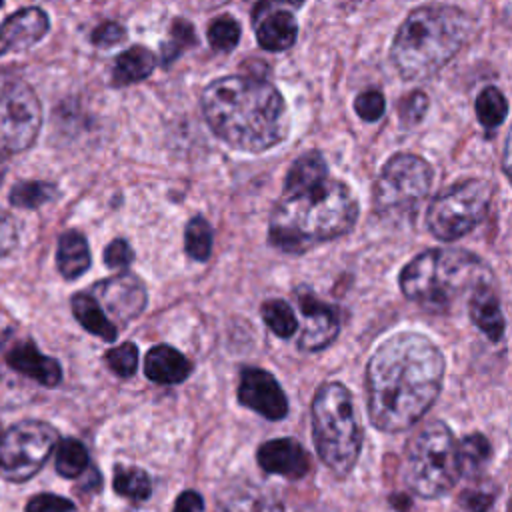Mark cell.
<instances>
[{
  "label": "cell",
  "instance_id": "obj_1",
  "mask_svg": "<svg viewBox=\"0 0 512 512\" xmlns=\"http://www.w3.org/2000/svg\"><path fill=\"white\" fill-rule=\"evenodd\" d=\"M358 210L352 188L332 178L324 156L310 150L286 172L282 194L270 214L268 240L282 252L302 254L348 234L358 220Z\"/></svg>",
  "mask_w": 512,
  "mask_h": 512
},
{
  "label": "cell",
  "instance_id": "obj_2",
  "mask_svg": "<svg viewBox=\"0 0 512 512\" xmlns=\"http://www.w3.org/2000/svg\"><path fill=\"white\" fill-rule=\"evenodd\" d=\"M446 362L440 348L418 332L386 338L366 366V408L374 428L402 432L436 402Z\"/></svg>",
  "mask_w": 512,
  "mask_h": 512
},
{
  "label": "cell",
  "instance_id": "obj_3",
  "mask_svg": "<svg viewBox=\"0 0 512 512\" xmlns=\"http://www.w3.org/2000/svg\"><path fill=\"white\" fill-rule=\"evenodd\" d=\"M202 112L212 132L242 152H264L290 132L286 102L276 86L262 78L224 76L202 92Z\"/></svg>",
  "mask_w": 512,
  "mask_h": 512
},
{
  "label": "cell",
  "instance_id": "obj_4",
  "mask_svg": "<svg viewBox=\"0 0 512 512\" xmlns=\"http://www.w3.org/2000/svg\"><path fill=\"white\" fill-rule=\"evenodd\" d=\"M470 16L448 4H426L412 10L400 24L390 58L404 80H428L472 34Z\"/></svg>",
  "mask_w": 512,
  "mask_h": 512
},
{
  "label": "cell",
  "instance_id": "obj_5",
  "mask_svg": "<svg viewBox=\"0 0 512 512\" xmlns=\"http://www.w3.org/2000/svg\"><path fill=\"white\" fill-rule=\"evenodd\" d=\"M402 294L432 314H446L478 286L494 284L492 270L474 252L430 248L414 256L398 278Z\"/></svg>",
  "mask_w": 512,
  "mask_h": 512
},
{
  "label": "cell",
  "instance_id": "obj_6",
  "mask_svg": "<svg viewBox=\"0 0 512 512\" xmlns=\"http://www.w3.org/2000/svg\"><path fill=\"white\" fill-rule=\"evenodd\" d=\"M312 438L326 468L344 478L358 462L362 426L352 394L340 382L322 384L312 400Z\"/></svg>",
  "mask_w": 512,
  "mask_h": 512
},
{
  "label": "cell",
  "instance_id": "obj_7",
  "mask_svg": "<svg viewBox=\"0 0 512 512\" xmlns=\"http://www.w3.org/2000/svg\"><path fill=\"white\" fill-rule=\"evenodd\" d=\"M460 474L458 442L444 422L434 420L408 440L402 476L416 496L440 498L458 482Z\"/></svg>",
  "mask_w": 512,
  "mask_h": 512
},
{
  "label": "cell",
  "instance_id": "obj_8",
  "mask_svg": "<svg viewBox=\"0 0 512 512\" xmlns=\"http://www.w3.org/2000/svg\"><path fill=\"white\" fill-rule=\"evenodd\" d=\"M492 196L494 186L484 178L454 182L430 202L426 214L430 232L442 242L462 238L484 220L492 204Z\"/></svg>",
  "mask_w": 512,
  "mask_h": 512
},
{
  "label": "cell",
  "instance_id": "obj_9",
  "mask_svg": "<svg viewBox=\"0 0 512 512\" xmlns=\"http://www.w3.org/2000/svg\"><path fill=\"white\" fill-rule=\"evenodd\" d=\"M432 166L416 154H394L380 170L374 184V208L378 214L402 216L414 212L432 186Z\"/></svg>",
  "mask_w": 512,
  "mask_h": 512
},
{
  "label": "cell",
  "instance_id": "obj_10",
  "mask_svg": "<svg viewBox=\"0 0 512 512\" xmlns=\"http://www.w3.org/2000/svg\"><path fill=\"white\" fill-rule=\"evenodd\" d=\"M58 444L54 426L42 420H22L0 436V474L8 482L30 480Z\"/></svg>",
  "mask_w": 512,
  "mask_h": 512
},
{
  "label": "cell",
  "instance_id": "obj_11",
  "mask_svg": "<svg viewBox=\"0 0 512 512\" xmlns=\"http://www.w3.org/2000/svg\"><path fill=\"white\" fill-rule=\"evenodd\" d=\"M42 110L34 90L20 78H0V152H22L40 132Z\"/></svg>",
  "mask_w": 512,
  "mask_h": 512
},
{
  "label": "cell",
  "instance_id": "obj_12",
  "mask_svg": "<svg viewBox=\"0 0 512 512\" xmlns=\"http://www.w3.org/2000/svg\"><path fill=\"white\" fill-rule=\"evenodd\" d=\"M90 296L98 302L102 310L112 316L110 322L116 326V330L138 318L148 302L144 282L132 272H120L116 276L96 282Z\"/></svg>",
  "mask_w": 512,
  "mask_h": 512
},
{
  "label": "cell",
  "instance_id": "obj_13",
  "mask_svg": "<svg viewBox=\"0 0 512 512\" xmlns=\"http://www.w3.org/2000/svg\"><path fill=\"white\" fill-rule=\"evenodd\" d=\"M238 402L268 420L288 414V398L278 380L262 368H244L238 384Z\"/></svg>",
  "mask_w": 512,
  "mask_h": 512
},
{
  "label": "cell",
  "instance_id": "obj_14",
  "mask_svg": "<svg viewBox=\"0 0 512 512\" xmlns=\"http://www.w3.org/2000/svg\"><path fill=\"white\" fill-rule=\"evenodd\" d=\"M296 300H298L300 312L306 316V328L298 340V348L304 352L324 350L336 340L340 332V322L336 312L328 304L320 302L306 288H300L296 292Z\"/></svg>",
  "mask_w": 512,
  "mask_h": 512
},
{
  "label": "cell",
  "instance_id": "obj_15",
  "mask_svg": "<svg viewBox=\"0 0 512 512\" xmlns=\"http://www.w3.org/2000/svg\"><path fill=\"white\" fill-rule=\"evenodd\" d=\"M252 22L256 30V40L264 50L282 52L296 42L298 22L294 14L276 4L262 2L254 6Z\"/></svg>",
  "mask_w": 512,
  "mask_h": 512
},
{
  "label": "cell",
  "instance_id": "obj_16",
  "mask_svg": "<svg viewBox=\"0 0 512 512\" xmlns=\"http://www.w3.org/2000/svg\"><path fill=\"white\" fill-rule=\"evenodd\" d=\"M256 460L264 472L290 480L304 478L312 466L308 452L294 438H276L264 442L256 452Z\"/></svg>",
  "mask_w": 512,
  "mask_h": 512
},
{
  "label": "cell",
  "instance_id": "obj_17",
  "mask_svg": "<svg viewBox=\"0 0 512 512\" xmlns=\"http://www.w3.org/2000/svg\"><path fill=\"white\" fill-rule=\"evenodd\" d=\"M50 28V20L44 10L32 6L14 12L0 26V56L26 50L40 42Z\"/></svg>",
  "mask_w": 512,
  "mask_h": 512
},
{
  "label": "cell",
  "instance_id": "obj_18",
  "mask_svg": "<svg viewBox=\"0 0 512 512\" xmlns=\"http://www.w3.org/2000/svg\"><path fill=\"white\" fill-rule=\"evenodd\" d=\"M6 362L20 374L40 382L42 386H56L62 380V368L60 364L50 358L44 356L32 342H20L16 344L8 356Z\"/></svg>",
  "mask_w": 512,
  "mask_h": 512
},
{
  "label": "cell",
  "instance_id": "obj_19",
  "mask_svg": "<svg viewBox=\"0 0 512 512\" xmlns=\"http://www.w3.org/2000/svg\"><path fill=\"white\" fill-rule=\"evenodd\" d=\"M468 314L472 324L484 332L488 336V340L498 342L504 336L506 330V322H504V314L500 308V300L498 294L494 290L492 284H484L478 286L468 300Z\"/></svg>",
  "mask_w": 512,
  "mask_h": 512
},
{
  "label": "cell",
  "instance_id": "obj_20",
  "mask_svg": "<svg viewBox=\"0 0 512 512\" xmlns=\"http://www.w3.org/2000/svg\"><path fill=\"white\" fill-rule=\"evenodd\" d=\"M192 372L190 360L168 344H156L146 352L144 374L156 384L184 382Z\"/></svg>",
  "mask_w": 512,
  "mask_h": 512
},
{
  "label": "cell",
  "instance_id": "obj_21",
  "mask_svg": "<svg viewBox=\"0 0 512 512\" xmlns=\"http://www.w3.org/2000/svg\"><path fill=\"white\" fill-rule=\"evenodd\" d=\"M156 68V54L146 46H132L120 52L114 60L112 68V84L114 86H128L148 78Z\"/></svg>",
  "mask_w": 512,
  "mask_h": 512
},
{
  "label": "cell",
  "instance_id": "obj_22",
  "mask_svg": "<svg viewBox=\"0 0 512 512\" xmlns=\"http://www.w3.org/2000/svg\"><path fill=\"white\" fill-rule=\"evenodd\" d=\"M218 506L222 512H282L270 496L248 482L224 488L218 496Z\"/></svg>",
  "mask_w": 512,
  "mask_h": 512
},
{
  "label": "cell",
  "instance_id": "obj_23",
  "mask_svg": "<svg viewBox=\"0 0 512 512\" xmlns=\"http://www.w3.org/2000/svg\"><path fill=\"white\" fill-rule=\"evenodd\" d=\"M90 248L86 238L76 232L68 230L58 240V252H56V264L60 274L66 280H74L82 276L90 268Z\"/></svg>",
  "mask_w": 512,
  "mask_h": 512
},
{
  "label": "cell",
  "instance_id": "obj_24",
  "mask_svg": "<svg viewBox=\"0 0 512 512\" xmlns=\"http://www.w3.org/2000/svg\"><path fill=\"white\" fill-rule=\"evenodd\" d=\"M72 312L76 316V320L82 324L84 330H88L90 334L106 340V342H114L118 336L116 326L110 322V318L104 314V310L98 306V302L90 296V294H74L72 300Z\"/></svg>",
  "mask_w": 512,
  "mask_h": 512
},
{
  "label": "cell",
  "instance_id": "obj_25",
  "mask_svg": "<svg viewBox=\"0 0 512 512\" xmlns=\"http://www.w3.org/2000/svg\"><path fill=\"white\" fill-rule=\"evenodd\" d=\"M114 492L132 502H144L152 494V480L146 470L138 466L116 464L114 468Z\"/></svg>",
  "mask_w": 512,
  "mask_h": 512
},
{
  "label": "cell",
  "instance_id": "obj_26",
  "mask_svg": "<svg viewBox=\"0 0 512 512\" xmlns=\"http://www.w3.org/2000/svg\"><path fill=\"white\" fill-rule=\"evenodd\" d=\"M56 472L64 478H78L88 468V450L76 438H64L56 448Z\"/></svg>",
  "mask_w": 512,
  "mask_h": 512
},
{
  "label": "cell",
  "instance_id": "obj_27",
  "mask_svg": "<svg viewBox=\"0 0 512 512\" xmlns=\"http://www.w3.org/2000/svg\"><path fill=\"white\" fill-rule=\"evenodd\" d=\"M508 116V102L496 86H486L476 98V118L486 130L498 128Z\"/></svg>",
  "mask_w": 512,
  "mask_h": 512
},
{
  "label": "cell",
  "instance_id": "obj_28",
  "mask_svg": "<svg viewBox=\"0 0 512 512\" xmlns=\"http://www.w3.org/2000/svg\"><path fill=\"white\" fill-rule=\"evenodd\" d=\"M264 324L278 336V338H290L298 330V320L294 316L292 306L286 300L274 298L266 300L260 308Z\"/></svg>",
  "mask_w": 512,
  "mask_h": 512
},
{
  "label": "cell",
  "instance_id": "obj_29",
  "mask_svg": "<svg viewBox=\"0 0 512 512\" xmlns=\"http://www.w3.org/2000/svg\"><path fill=\"white\" fill-rule=\"evenodd\" d=\"M186 254L198 262H206L212 252V228L204 216H192L184 232Z\"/></svg>",
  "mask_w": 512,
  "mask_h": 512
},
{
  "label": "cell",
  "instance_id": "obj_30",
  "mask_svg": "<svg viewBox=\"0 0 512 512\" xmlns=\"http://www.w3.org/2000/svg\"><path fill=\"white\" fill-rule=\"evenodd\" d=\"M54 196H56V186L50 182H40V180L18 182L10 190V204L34 210V208L50 202Z\"/></svg>",
  "mask_w": 512,
  "mask_h": 512
},
{
  "label": "cell",
  "instance_id": "obj_31",
  "mask_svg": "<svg viewBox=\"0 0 512 512\" xmlns=\"http://www.w3.org/2000/svg\"><path fill=\"white\" fill-rule=\"evenodd\" d=\"M458 454H460L462 474L464 472L476 474L490 460L492 448H490V442L482 434H470L458 444Z\"/></svg>",
  "mask_w": 512,
  "mask_h": 512
},
{
  "label": "cell",
  "instance_id": "obj_32",
  "mask_svg": "<svg viewBox=\"0 0 512 512\" xmlns=\"http://www.w3.org/2000/svg\"><path fill=\"white\" fill-rule=\"evenodd\" d=\"M206 38L214 50L230 52L236 48V44L240 40V24L228 14L218 16L210 22V26L206 30Z\"/></svg>",
  "mask_w": 512,
  "mask_h": 512
},
{
  "label": "cell",
  "instance_id": "obj_33",
  "mask_svg": "<svg viewBox=\"0 0 512 512\" xmlns=\"http://www.w3.org/2000/svg\"><path fill=\"white\" fill-rule=\"evenodd\" d=\"M196 44V34L194 26L188 20L176 18L170 26V40L162 48V62L170 64L186 46Z\"/></svg>",
  "mask_w": 512,
  "mask_h": 512
},
{
  "label": "cell",
  "instance_id": "obj_34",
  "mask_svg": "<svg viewBox=\"0 0 512 512\" xmlns=\"http://www.w3.org/2000/svg\"><path fill=\"white\" fill-rule=\"evenodd\" d=\"M106 364L108 368L120 376V378H130L136 372L138 366V348L134 342H124L112 350L106 352Z\"/></svg>",
  "mask_w": 512,
  "mask_h": 512
},
{
  "label": "cell",
  "instance_id": "obj_35",
  "mask_svg": "<svg viewBox=\"0 0 512 512\" xmlns=\"http://www.w3.org/2000/svg\"><path fill=\"white\" fill-rule=\"evenodd\" d=\"M398 120L402 126L410 128L414 124H418L426 110H428V96L422 90H414L410 94H406L400 102H398Z\"/></svg>",
  "mask_w": 512,
  "mask_h": 512
},
{
  "label": "cell",
  "instance_id": "obj_36",
  "mask_svg": "<svg viewBox=\"0 0 512 512\" xmlns=\"http://www.w3.org/2000/svg\"><path fill=\"white\" fill-rule=\"evenodd\" d=\"M386 108L384 96L378 90H364L354 98V110L356 114L366 122H376L382 118Z\"/></svg>",
  "mask_w": 512,
  "mask_h": 512
},
{
  "label": "cell",
  "instance_id": "obj_37",
  "mask_svg": "<svg viewBox=\"0 0 512 512\" xmlns=\"http://www.w3.org/2000/svg\"><path fill=\"white\" fill-rule=\"evenodd\" d=\"M134 258L132 246L124 238L112 240L104 250V264L112 270H124Z\"/></svg>",
  "mask_w": 512,
  "mask_h": 512
},
{
  "label": "cell",
  "instance_id": "obj_38",
  "mask_svg": "<svg viewBox=\"0 0 512 512\" xmlns=\"http://www.w3.org/2000/svg\"><path fill=\"white\" fill-rule=\"evenodd\" d=\"M74 504L56 494H36L28 500L26 512H72Z\"/></svg>",
  "mask_w": 512,
  "mask_h": 512
},
{
  "label": "cell",
  "instance_id": "obj_39",
  "mask_svg": "<svg viewBox=\"0 0 512 512\" xmlns=\"http://www.w3.org/2000/svg\"><path fill=\"white\" fill-rule=\"evenodd\" d=\"M492 500H494V490L484 486H474L460 494L462 508H466L468 512H486L492 506Z\"/></svg>",
  "mask_w": 512,
  "mask_h": 512
},
{
  "label": "cell",
  "instance_id": "obj_40",
  "mask_svg": "<svg viewBox=\"0 0 512 512\" xmlns=\"http://www.w3.org/2000/svg\"><path fill=\"white\" fill-rule=\"evenodd\" d=\"M126 38V30L122 24L114 22V20H108V22H102L100 26L94 28L92 32V42L100 48H108V46H114V44H120L122 40Z\"/></svg>",
  "mask_w": 512,
  "mask_h": 512
},
{
  "label": "cell",
  "instance_id": "obj_41",
  "mask_svg": "<svg viewBox=\"0 0 512 512\" xmlns=\"http://www.w3.org/2000/svg\"><path fill=\"white\" fill-rule=\"evenodd\" d=\"M16 242H18L16 220L8 212L0 210V258L12 252L16 248Z\"/></svg>",
  "mask_w": 512,
  "mask_h": 512
},
{
  "label": "cell",
  "instance_id": "obj_42",
  "mask_svg": "<svg viewBox=\"0 0 512 512\" xmlns=\"http://www.w3.org/2000/svg\"><path fill=\"white\" fill-rule=\"evenodd\" d=\"M202 510H204V500L194 490H184L176 498L174 508H172V512H202Z\"/></svg>",
  "mask_w": 512,
  "mask_h": 512
},
{
  "label": "cell",
  "instance_id": "obj_43",
  "mask_svg": "<svg viewBox=\"0 0 512 512\" xmlns=\"http://www.w3.org/2000/svg\"><path fill=\"white\" fill-rule=\"evenodd\" d=\"M4 174H6V160H4V154L0 152V184H2Z\"/></svg>",
  "mask_w": 512,
  "mask_h": 512
},
{
  "label": "cell",
  "instance_id": "obj_44",
  "mask_svg": "<svg viewBox=\"0 0 512 512\" xmlns=\"http://www.w3.org/2000/svg\"><path fill=\"white\" fill-rule=\"evenodd\" d=\"M0 6H2V2H0Z\"/></svg>",
  "mask_w": 512,
  "mask_h": 512
}]
</instances>
